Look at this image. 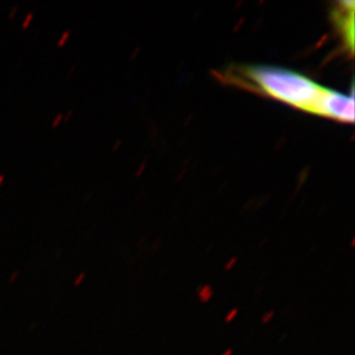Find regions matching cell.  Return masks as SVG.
Wrapping results in <instances>:
<instances>
[{
  "label": "cell",
  "instance_id": "9",
  "mask_svg": "<svg viewBox=\"0 0 355 355\" xmlns=\"http://www.w3.org/2000/svg\"><path fill=\"white\" fill-rule=\"evenodd\" d=\"M62 119H64V115L61 114V113H59V114H58L57 116L54 118V120L52 121V127H58V124L60 123Z\"/></svg>",
  "mask_w": 355,
  "mask_h": 355
},
{
  "label": "cell",
  "instance_id": "10",
  "mask_svg": "<svg viewBox=\"0 0 355 355\" xmlns=\"http://www.w3.org/2000/svg\"><path fill=\"white\" fill-rule=\"evenodd\" d=\"M17 10H19V7L14 6L13 8H12V10H10V14H8V17H10V19H12V17H14V14L17 13Z\"/></svg>",
  "mask_w": 355,
  "mask_h": 355
},
{
  "label": "cell",
  "instance_id": "11",
  "mask_svg": "<svg viewBox=\"0 0 355 355\" xmlns=\"http://www.w3.org/2000/svg\"><path fill=\"white\" fill-rule=\"evenodd\" d=\"M234 354V349H227L225 351L221 353V355H232Z\"/></svg>",
  "mask_w": 355,
  "mask_h": 355
},
{
  "label": "cell",
  "instance_id": "2",
  "mask_svg": "<svg viewBox=\"0 0 355 355\" xmlns=\"http://www.w3.org/2000/svg\"><path fill=\"white\" fill-rule=\"evenodd\" d=\"M323 118L338 121L343 123L354 122V92L345 94L324 87L316 103L314 113Z\"/></svg>",
  "mask_w": 355,
  "mask_h": 355
},
{
  "label": "cell",
  "instance_id": "4",
  "mask_svg": "<svg viewBox=\"0 0 355 355\" xmlns=\"http://www.w3.org/2000/svg\"><path fill=\"white\" fill-rule=\"evenodd\" d=\"M214 295V288L211 284L201 285L200 288H198L197 298L201 304H208L213 299Z\"/></svg>",
  "mask_w": 355,
  "mask_h": 355
},
{
  "label": "cell",
  "instance_id": "12",
  "mask_svg": "<svg viewBox=\"0 0 355 355\" xmlns=\"http://www.w3.org/2000/svg\"><path fill=\"white\" fill-rule=\"evenodd\" d=\"M71 115H73V111H68L67 112V114L64 115V121H66V122H68V121H69V119H71Z\"/></svg>",
  "mask_w": 355,
  "mask_h": 355
},
{
  "label": "cell",
  "instance_id": "8",
  "mask_svg": "<svg viewBox=\"0 0 355 355\" xmlns=\"http://www.w3.org/2000/svg\"><path fill=\"white\" fill-rule=\"evenodd\" d=\"M33 19H34V13H33V12H31V13H28L27 17H24V22H22V28H24V29L28 28V26L31 24V21H33Z\"/></svg>",
  "mask_w": 355,
  "mask_h": 355
},
{
  "label": "cell",
  "instance_id": "7",
  "mask_svg": "<svg viewBox=\"0 0 355 355\" xmlns=\"http://www.w3.org/2000/svg\"><path fill=\"white\" fill-rule=\"evenodd\" d=\"M71 31H64L62 34H61L60 38L58 40V46H64V43L67 42L68 38L71 36Z\"/></svg>",
  "mask_w": 355,
  "mask_h": 355
},
{
  "label": "cell",
  "instance_id": "5",
  "mask_svg": "<svg viewBox=\"0 0 355 355\" xmlns=\"http://www.w3.org/2000/svg\"><path fill=\"white\" fill-rule=\"evenodd\" d=\"M238 314H239V309H232L227 313V315H225V323H232L234 320H236Z\"/></svg>",
  "mask_w": 355,
  "mask_h": 355
},
{
  "label": "cell",
  "instance_id": "13",
  "mask_svg": "<svg viewBox=\"0 0 355 355\" xmlns=\"http://www.w3.org/2000/svg\"><path fill=\"white\" fill-rule=\"evenodd\" d=\"M234 263H235V260H232V261L229 262L228 266L225 267V269H227V270H229V269H232V266H234Z\"/></svg>",
  "mask_w": 355,
  "mask_h": 355
},
{
  "label": "cell",
  "instance_id": "1",
  "mask_svg": "<svg viewBox=\"0 0 355 355\" xmlns=\"http://www.w3.org/2000/svg\"><path fill=\"white\" fill-rule=\"evenodd\" d=\"M234 82L245 89L261 92L299 111L313 114L324 87L306 75L286 68L254 64L237 68Z\"/></svg>",
  "mask_w": 355,
  "mask_h": 355
},
{
  "label": "cell",
  "instance_id": "14",
  "mask_svg": "<svg viewBox=\"0 0 355 355\" xmlns=\"http://www.w3.org/2000/svg\"><path fill=\"white\" fill-rule=\"evenodd\" d=\"M3 181H5V175L0 174V185L3 184Z\"/></svg>",
  "mask_w": 355,
  "mask_h": 355
},
{
  "label": "cell",
  "instance_id": "3",
  "mask_svg": "<svg viewBox=\"0 0 355 355\" xmlns=\"http://www.w3.org/2000/svg\"><path fill=\"white\" fill-rule=\"evenodd\" d=\"M342 8L337 12L338 27L342 29L343 37L345 40L346 46L353 52L354 46V3L353 1H343Z\"/></svg>",
  "mask_w": 355,
  "mask_h": 355
},
{
  "label": "cell",
  "instance_id": "6",
  "mask_svg": "<svg viewBox=\"0 0 355 355\" xmlns=\"http://www.w3.org/2000/svg\"><path fill=\"white\" fill-rule=\"evenodd\" d=\"M274 318H275V311H268V312L263 313L260 321H261L262 324H268L269 322L272 321Z\"/></svg>",
  "mask_w": 355,
  "mask_h": 355
}]
</instances>
